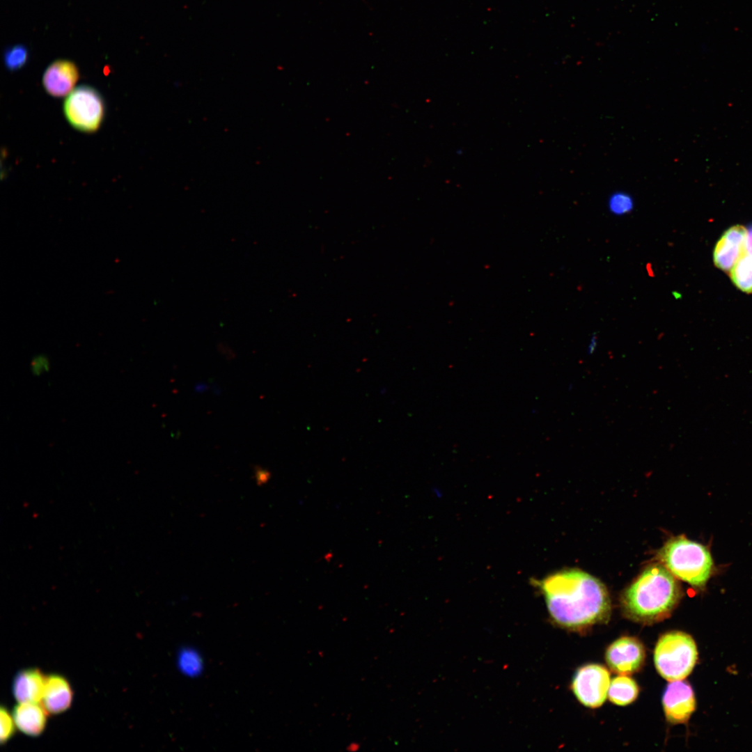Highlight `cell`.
I'll list each match as a JSON object with an SVG mask.
<instances>
[{"label": "cell", "mask_w": 752, "mask_h": 752, "mask_svg": "<svg viewBox=\"0 0 752 752\" xmlns=\"http://www.w3.org/2000/svg\"><path fill=\"white\" fill-rule=\"evenodd\" d=\"M733 283L740 290L752 293V258L748 254L741 258L730 271Z\"/></svg>", "instance_id": "obj_15"}, {"label": "cell", "mask_w": 752, "mask_h": 752, "mask_svg": "<svg viewBox=\"0 0 752 752\" xmlns=\"http://www.w3.org/2000/svg\"><path fill=\"white\" fill-rule=\"evenodd\" d=\"M28 60V52L22 45H15L8 49L4 55L6 66L11 71L22 68Z\"/></svg>", "instance_id": "obj_18"}, {"label": "cell", "mask_w": 752, "mask_h": 752, "mask_svg": "<svg viewBox=\"0 0 752 752\" xmlns=\"http://www.w3.org/2000/svg\"><path fill=\"white\" fill-rule=\"evenodd\" d=\"M610 682V674L605 667L599 664H588L576 672L572 688L581 704L596 708L606 699Z\"/></svg>", "instance_id": "obj_6"}, {"label": "cell", "mask_w": 752, "mask_h": 752, "mask_svg": "<svg viewBox=\"0 0 752 752\" xmlns=\"http://www.w3.org/2000/svg\"><path fill=\"white\" fill-rule=\"evenodd\" d=\"M662 705L666 719L670 723H686L696 710L693 689L685 681L671 682L664 693Z\"/></svg>", "instance_id": "obj_8"}, {"label": "cell", "mask_w": 752, "mask_h": 752, "mask_svg": "<svg viewBox=\"0 0 752 752\" xmlns=\"http://www.w3.org/2000/svg\"><path fill=\"white\" fill-rule=\"evenodd\" d=\"M353 747H354V748L355 749V750H357V749H358L359 746H358L357 744H350V745L349 746L350 750V751H352V750H353Z\"/></svg>", "instance_id": "obj_22"}, {"label": "cell", "mask_w": 752, "mask_h": 752, "mask_svg": "<svg viewBox=\"0 0 752 752\" xmlns=\"http://www.w3.org/2000/svg\"><path fill=\"white\" fill-rule=\"evenodd\" d=\"M606 661L609 668L620 675H630L639 671L645 659L642 643L636 638L621 637L607 648Z\"/></svg>", "instance_id": "obj_7"}, {"label": "cell", "mask_w": 752, "mask_h": 752, "mask_svg": "<svg viewBox=\"0 0 752 752\" xmlns=\"http://www.w3.org/2000/svg\"><path fill=\"white\" fill-rule=\"evenodd\" d=\"M635 206L633 196L624 191H616L610 194L607 201V207L610 213L615 216H623L631 213Z\"/></svg>", "instance_id": "obj_16"}, {"label": "cell", "mask_w": 752, "mask_h": 752, "mask_svg": "<svg viewBox=\"0 0 752 752\" xmlns=\"http://www.w3.org/2000/svg\"><path fill=\"white\" fill-rule=\"evenodd\" d=\"M63 113L74 128L92 133L100 128L103 121L104 102L95 88L81 85L68 95L63 103Z\"/></svg>", "instance_id": "obj_5"}, {"label": "cell", "mask_w": 752, "mask_h": 752, "mask_svg": "<svg viewBox=\"0 0 752 752\" xmlns=\"http://www.w3.org/2000/svg\"><path fill=\"white\" fill-rule=\"evenodd\" d=\"M72 699V689L63 676L52 674L46 677L41 703L47 713L58 714L65 712L71 706Z\"/></svg>", "instance_id": "obj_11"}, {"label": "cell", "mask_w": 752, "mask_h": 752, "mask_svg": "<svg viewBox=\"0 0 752 752\" xmlns=\"http://www.w3.org/2000/svg\"><path fill=\"white\" fill-rule=\"evenodd\" d=\"M46 677L37 668L22 670L13 682V694L19 703L41 702Z\"/></svg>", "instance_id": "obj_12"}, {"label": "cell", "mask_w": 752, "mask_h": 752, "mask_svg": "<svg viewBox=\"0 0 752 752\" xmlns=\"http://www.w3.org/2000/svg\"><path fill=\"white\" fill-rule=\"evenodd\" d=\"M47 711L38 703H19L13 711L16 727L26 735L37 737L47 724Z\"/></svg>", "instance_id": "obj_13"}, {"label": "cell", "mask_w": 752, "mask_h": 752, "mask_svg": "<svg viewBox=\"0 0 752 752\" xmlns=\"http://www.w3.org/2000/svg\"><path fill=\"white\" fill-rule=\"evenodd\" d=\"M553 620L563 628L585 630L608 622L611 600L604 585L580 570L551 574L538 582Z\"/></svg>", "instance_id": "obj_1"}, {"label": "cell", "mask_w": 752, "mask_h": 752, "mask_svg": "<svg viewBox=\"0 0 752 752\" xmlns=\"http://www.w3.org/2000/svg\"><path fill=\"white\" fill-rule=\"evenodd\" d=\"M179 668L185 674L196 675L201 672L202 661L195 651L186 649L182 651L178 657Z\"/></svg>", "instance_id": "obj_17"}, {"label": "cell", "mask_w": 752, "mask_h": 752, "mask_svg": "<svg viewBox=\"0 0 752 752\" xmlns=\"http://www.w3.org/2000/svg\"><path fill=\"white\" fill-rule=\"evenodd\" d=\"M746 250V254L752 258V225L747 229Z\"/></svg>", "instance_id": "obj_20"}, {"label": "cell", "mask_w": 752, "mask_h": 752, "mask_svg": "<svg viewBox=\"0 0 752 752\" xmlns=\"http://www.w3.org/2000/svg\"><path fill=\"white\" fill-rule=\"evenodd\" d=\"M698 660L694 639L683 632H667L659 639L654 652V661L659 674L673 682L682 680L693 671Z\"/></svg>", "instance_id": "obj_4"}, {"label": "cell", "mask_w": 752, "mask_h": 752, "mask_svg": "<svg viewBox=\"0 0 752 752\" xmlns=\"http://www.w3.org/2000/svg\"><path fill=\"white\" fill-rule=\"evenodd\" d=\"M676 578L662 565L645 569L624 591L620 604L625 617L641 624L668 618L682 597Z\"/></svg>", "instance_id": "obj_2"}, {"label": "cell", "mask_w": 752, "mask_h": 752, "mask_svg": "<svg viewBox=\"0 0 752 752\" xmlns=\"http://www.w3.org/2000/svg\"><path fill=\"white\" fill-rule=\"evenodd\" d=\"M663 565L676 578L702 588L712 577L714 563L709 549L684 536L668 540L659 551Z\"/></svg>", "instance_id": "obj_3"}, {"label": "cell", "mask_w": 752, "mask_h": 752, "mask_svg": "<svg viewBox=\"0 0 752 752\" xmlns=\"http://www.w3.org/2000/svg\"><path fill=\"white\" fill-rule=\"evenodd\" d=\"M79 74L77 65L68 60H56L45 70L42 85L46 92L56 97L69 95L74 89Z\"/></svg>", "instance_id": "obj_10"}, {"label": "cell", "mask_w": 752, "mask_h": 752, "mask_svg": "<svg viewBox=\"0 0 752 752\" xmlns=\"http://www.w3.org/2000/svg\"><path fill=\"white\" fill-rule=\"evenodd\" d=\"M0 723H1V733H0V742L1 744H5L14 735L15 728V723L13 719V715H11L9 711L5 707H1L0 710Z\"/></svg>", "instance_id": "obj_19"}, {"label": "cell", "mask_w": 752, "mask_h": 752, "mask_svg": "<svg viewBox=\"0 0 752 752\" xmlns=\"http://www.w3.org/2000/svg\"><path fill=\"white\" fill-rule=\"evenodd\" d=\"M596 346H597V336L595 335H593L592 336V338H591L590 343L588 345V352L590 354H591L595 350Z\"/></svg>", "instance_id": "obj_21"}, {"label": "cell", "mask_w": 752, "mask_h": 752, "mask_svg": "<svg viewBox=\"0 0 752 752\" xmlns=\"http://www.w3.org/2000/svg\"><path fill=\"white\" fill-rule=\"evenodd\" d=\"M747 229L735 225L727 229L714 249L713 260L719 269L730 272L738 260L746 254Z\"/></svg>", "instance_id": "obj_9"}, {"label": "cell", "mask_w": 752, "mask_h": 752, "mask_svg": "<svg viewBox=\"0 0 752 752\" xmlns=\"http://www.w3.org/2000/svg\"><path fill=\"white\" fill-rule=\"evenodd\" d=\"M639 687L631 677L621 675L610 682L608 696L611 702L618 705H627L634 702L639 694Z\"/></svg>", "instance_id": "obj_14"}]
</instances>
